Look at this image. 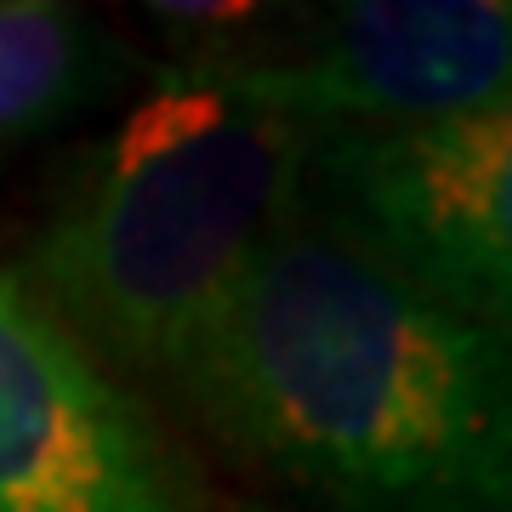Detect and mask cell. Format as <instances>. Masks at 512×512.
Wrapping results in <instances>:
<instances>
[{
	"instance_id": "1",
	"label": "cell",
	"mask_w": 512,
	"mask_h": 512,
	"mask_svg": "<svg viewBox=\"0 0 512 512\" xmlns=\"http://www.w3.org/2000/svg\"><path fill=\"white\" fill-rule=\"evenodd\" d=\"M256 467L336 512H507V336L296 205L183 376Z\"/></svg>"
},
{
	"instance_id": "2",
	"label": "cell",
	"mask_w": 512,
	"mask_h": 512,
	"mask_svg": "<svg viewBox=\"0 0 512 512\" xmlns=\"http://www.w3.org/2000/svg\"><path fill=\"white\" fill-rule=\"evenodd\" d=\"M308 154V131L234 74H165L86 160L29 285L92 359L183 387L262 245L296 217Z\"/></svg>"
},
{
	"instance_id": "3",
	"label": "cell",
	"mask_w": 512,
	"mask_h": 512,
	"mask_svg": "<svg viewBox=\"0 0 512 512\" xmlns=\"http://www.w3.org/2000/svg\"><path fill=\"white\" fill-rule=\"evenodd\" d=\"M308 205L421 296L507 336L512 103L313 137Z\"/></svg>"
},
{
	"instance_id": "4",
	"label": "cell",
	"mask_w": 512,
	"mask_h": 512,
	"mask_svg": "<svg viewBox=\"0 0 512 512\" xmlns=\"http://www.w3.org/2000/svg\"><path fill=\"white\" fill-rule=\"evenodd\" d=\"M0 512H211L194 467L6 262Z\"/></svg>"
},
{
	"instance_id": "5",
	"label": "cell",
	"mask_w": 512,
	"mask_h": 512,
	"mask_svg": "<svg viewBox=\"0 0 512 512\" xmlns=\"http://www.w3.org/2000/svg\"><path fill=\"white\" fill-rule=\"evenodd\" d=\"M308 137L495 109L512 92V6L353 0L302 23L279 57H205Z\"/></svg>"
},
{
	"instance_id": "6",
	"label": "cell",
	"mask_w": 512,
	"mask_h": 512,
	"mask_svg": "<svg viewBox=\"0 0 512 512\" xmlns=\"http://www.w3.org/2000/svg\"><path fill=\"white\" fill-rule=\"evenodd\" d=\"M120 80V46L86 12L0 0V154L35 143Z\"/></svg>"
},
{
	"instance_id": "7",
	"label": "cell",
	"mask_w": 512,
	"mask_h": 512,
	"mask_svg": "<svg viewBox=\"0 0 512 512\" xmlns=\"http://www.w3.org/2000/svg\"><path fill=\"white\" fill-rule=\"evenodd\" d=\"M154 18L165 23V29H183V35H205V40H217V35H228V29H251L262 12L256 6H228V0H205V6H154Z\"/></svg>"
},
{
	"instance_id": "8",
	"label": "cell",
	"mask_w": 512,
	"mask_h": 512,
	"mask_svg": "<svg viewBox=\"0 0 512 512\" xmlns=\"http://www.w3.org/2000/svg\"><path fill=\"white\" fill-rule=\"evenodd\" d=\"M245 512H279V507H245Z\"/></svg>"
}]
</instances>
